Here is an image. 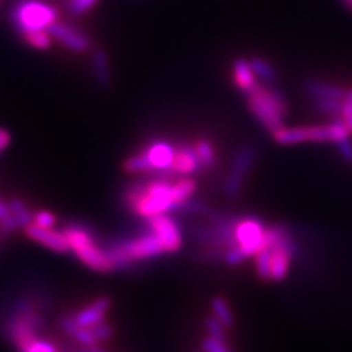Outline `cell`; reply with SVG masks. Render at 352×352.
<instances>
[{"mask_svg": "<svg viewBox=\"0 0 352 352\" xmlns=\"http://www.w3.org/2000/svg\"><path fill=\"white\" fill-rule=\"evenodd\" d=\"M157 176L146 184L131 186L126 191L125 200L132 212L141 217H153L164 214L170 210H176L178 201L175 198V190L172 181L175 173L172 170L157 172Z\"/></svg>", "mask_w": 352, "mask_h": 352, "instance_id": "1", "label": "cell"}, {"mask_svg": "<svg viewBox=\"0 0 352 352\" xmlns=\"http://www.w3.org/2000/svg\"><path fill=\"white\" fill-rule=\"evenodd\" d=\"M247 104L251 113L272 134L283 128V119L288 113V103L276 88L257 84L247 93Z\"/></svg>", "mask_w": 352, "mask_h": 352, "instance_id": "2", "label": "cell"}, {"mask_svg": "<svg viewBox=\"0 0 352 352\" xmlns=\"http://www.w3.org/2000/svg\"><path fill=\"white\" fill-rule=\"evenodd\" d=\"M351 132L345 126L342 120H335L332 124L326 125H313V126H296V128H280L273 134L274 141L282 146L300 144V142H323L332 141L339 142L345 138H349Z\"/></svg>", "mask_w": 352, "mask_h": 352, "instance_id": "3", "label": "cell"}, {"mask_svg": "<svg viewBox=\"0 0 352 352\" xmlns=\"http://www.w3.org/2000/svg\"><path fill=\"white\" fill-rule=\"evenodd\" d=\"M65 235L68 238L71 250H74L85 266L97 272H110L116 269L109 251L106 252L98 248L93 236L84 228L71 226L65 230Z\"/></svg>", "mask_w": 352, "mask_h": 352, "instance_id": "4", "label": "cell"}, {"mask_svg": "<svg viewBox=\"0 0 352 352\" xmlns=\"http://www.w3.org/2000/svg\"><path fill=\"white\" fill-rule=\"evenodd\" d=\"M163 252H166V250L162 245V242L156 235L150 232L113 247L109 251V254L116 267H125L131 261L157 257Z\"/></svg>", "mask_w": 352, "mask_h": 352, "instance_id": "5", "label": "cell"}, {"mask_svg": "<svg viewBox=\"0 0 352 352\" xmlns=\"http://www.w3.org/2000/svg\"><path fill=\"white\" fill-rule=\"evenodd\" d=\"M56 9L38 0H27L19 3L14 10L15 24L24 32L46 30L56 22Z\"/></svg>", "mask_w": 352, "mask_h": 352, "instance_id": "6", "label": "cell"}, {"mask_svg": "<svg viewBox=\"0 0 352 352\" xmlns=\"http://www.w3.org/2000/svg\"><path fill=\"white\" fill-rule=\"evenodd\" d=\"M235 244L247 257L257 256L266 245V228L256 217L238 219L235 226Z\"/></svg>", "mask_w": 352, "mask_h": 352, "instance_id": "7", "label": "cell"}, {"mask_svg": "<svg viewBox=\"0 0 352 352\" xmlns=\"http://www.w3.org/2000/svg\"><path fill=\"white\" fill-rule=\"evenodd\" d=\"M43 326L41 317L36 313L32 305L22 307L21 313L10 324V333L15 345L24 351L28 345H31L37 339V329Z\"/></svg>", "mask_w": 352, "mask_h": 352, "instance_id": "8", "label": "cell"}, {"mask_svg": "<svg viewBox=\"0 0 352 352\" xmlns=\"http://www.w3.org/2000/svg\"><path fill=\"white\" fill-rule=\"evenodd\" d=\"M256 162V150L252 147H242L234 157L232 166L225 181V194L229 198H236L242 188H244L245 175L252 168Z\"/></svg>", "mask_w": 352, "mask_h": 352, "instance_id": "9", "label": "cell"}, {"mask_svg": "<svg viewBox=\"0 0 352 352\" xmlns=\"http://www.w3.org/2000/svg\"><path fill=\"white\" fill-rule=\"evenodd\" d=\"M150 232L156 235L166 252H176L182 247V232L175 220L166 214H159L147 219Z\"/></svg>", "mask_w": 352, "mask_h": 352, "instance_id": "10", "label": "cell"}, {"mask_svg": "<svg viewBox=\"0 0 352 352\" xmlns=\"http://www.w3.org/2000/svg\"><path fill=\"white\" fill-rule=\"evenodd\" d=\"M147 157L153 173L170 170L173 157H175V147L169 144L168 141H154L142 151Z\"/></svg>", "mask_w": 352, "mask_h": 352, "instance_id": "11", "label": "cell"}, {"mask_svg": "<svg viewBox=\"0 0 352 352\" xmlns=\"http://www.w3.org/2000/svg\"><path fill=\"white\" fill-rule=\"evenodd\" d=\"M203 169L201 162L197 156L194 146L179 144L175 146V157L170 170L176 176H188L200 172Z\"/></svg>", "mask_w": 352, "mask_h": 352, "instance_id": "12", "label": "cell"}, {"mask_svg": "<svg viewBox=\"0 0 352 352\" xmlns=\"http://www.w3.org/2000/svg\"><path fill=\"white\" fill-rule=\"evenodd\" d=\"M25 234L34 239L38 244L47 247L56 252H66L71 250L68 238H66L65 232H56L53 229H46V228H40L34 223H30L25 226Z\"/></svg>", "mask_w": 352, "mask_h": 352, "instance_id": "13", "label": "cell"}, {"mask_svg": "<svg viewBox=\"0 0 352 352\" xmlns=\"http://www.w3.org/2000/svg\"><path fill=\"white\" fill-rule=\"evenodd\" d=\"M47 32L50 34V37L59 40L62 44H65L66 47H69L74 52L82 53L90 47V40L87 38L85 34H82L81 31L75 30L72 27L60 24V22H54V24H52L47 28Z\"/></svg>", "mask_w": 352, "mask_h": 352, "instance_id": "14", "label": "cell"}, {"mask_svg": "<svg viewBox=\"0 0 352 352\" xmlns=\"http://www.w3.org/2000/svg\"><path fill=\"white\" fill-rule=\"evenodd\" d=\"M110 308V301L107 298H98L88 307L82 308L78 313L72 316V320L80 327H94L104 323L106 313Z\"/></svg>", "mask_w": 352, "mask_h": 352, "instance_id": "15", "label": "cell"}, {"mask_svg": "<svg viewBox=\"0 0 352 352\" xmlns=\"http://www.w3.org/2000/svg\"><path fill=\"white\" fill-rule=\"evenodd\" d=\"M232 78H234L235 85L245 94L257 85L256 74L251 68L250 60L242 59V58L236 59L232 65Z\"/></svg>", "mask_w": 352, "mask_h": 352, "instance_id": "16", "label": "cell"}, {"mask_svg": "<svg viewBox=\"0 0 352 352\" xmlns=\"http://www.w3.org/2000/svg\"><path fill=\"white\" fill-rule=\"evenodd\" d=\"M305 91L313 98H335V100H344L346 90L339 85L326 84L323 81H307Z\"/></svg>", "mask_w": 352, "mask_h": 352, "instance_id": "17", "label": "cell"}, {"mask_svg": "<svg viewBox=\"0 0 352 352\" xmlns=\"http://www.w3.org/2000/svg\"><path fill=\"white\" fill-rule=\"evenodd\" d=\"M194 148L197 151V156L201 162V166L204 169H212L217 163V154L212 144V141L206 138H200L194 142Z\"/></svg>", "mask_w": 352, "mask_h": 352, "instance_id": "18", "label": "cell"}, {"mask_svg": "<svg viewBox=\"0 0 352 352\" xmlns=\"http://www.w3.org/2000/svg\"><path fill=\"white\" fill-rule=\"evenodd\" d=\"M250 65L252 71H254V74L264 82L270 84L278 80V71L270 62L264 60L261 58H252L250 59Z\"/></svg>", "mask_w": 352, "mask_h": 352, "instance_id": "19", "label": "cell"}, {"mask_svg": "<svg viewBox=\"0 0 352 352\" xmlns=\"http://www.w3.org/2000/svg\"><path fill=\"white\" fill-rule=\"evenodd\" d=\"M93 66H94V75L97 81L102 85H107L110 81V69H109V60L106 53L100 49H97L93 54Z\"/></svg>", "mask_w": 352, "mask_h": 352, "instance_id": "20", "label": "cell"}, {"mask_svg": "<svg viewBox=\"0 0 352 352\" xmlns=\"http://www.w3.org/2000/svg\"><path fill=\"white\" fill-rule=\"evenodd\" d=\"M212 308H213V313L214 317L217 320L222 323L225 327H232L234 326V316L232 311H230V308L228 305V302L220 298V296H216L212 301Z\"/></svg>", "mask_w": 352, "mask_h": 352, "instance_id": "21", "label": "cell"}, {"mask_svg": "<svg viewBox=\"0 0 352 352\" xmlns=\"http://www.w3.org/2000/svg\"><path fill=\"white\" fill-rule=\"evenodd\" d=\"M313 104L320 112L332 118L342 116V100H335V98H313Z\"/></svg>", "mask_w": 352, "mask_h": 352, "instance_id": "22", "label": "cell"}, {"mask_svg": "<svg viewBox=\"0 0 352 352\" xmlns=\"http://www.w3.org/2000/svg\"><path fill=\"white\" fill-rule=\"evenodd\" d=\"M256 267L258 276L264 280L270 279V272H272V256H270V248L264 245L261 251L257 252L256 256Z\"/></svg>", "mask_w": 352, "mask_h": 352, "instance_id": "23", "label": "cell"}, {"mask_svg": "<svg viewBox=\"0 0 352 352\" xmlns=\"http://www.w3.org/2000/svg\"><path fill=\"white\" fill-rule=\"evenodd\" d=\"M9 212L15 217L18 226L25 228L30 223H32V219H34V216H32L31 212L28 210V207L19 200H12V203L9 206Z\"/></svg>", "mask_w": 352, "mask_h": 352, "instance_id": "24", "label": "cell"}, {"mask_svg": "<svg viewBox=\"0 0 352 352\" xmlns=\"http://www.w3.org/2000/svg\"><path fill=\"white\" fill-rule=\"evenodd\" d=\"M24 36L27 38V41L31 44L32 47L37 49H49L50 47V34L44 30H37V31H27L24 32Z\"/></svg>", "mask_w": 352, "mask_h": 352, "instance_id": "25", "label": "cell"}, {"mask_svg": "<svg viewBox=\"0 0 352 352\" xmlns=\"http://www.w3.org/2000/svg\"><path fill=\"white\" fill-rule=\"evenodd\" d=\"M342 122L352 134V88H348L342 100Z\"/></svg>", "mask_w": 352, "mask_h": 352, "instance_id": "26", "label": "cell"}, {"mask_svg": "<svg viewBox=\"0 0 352 352\" xmlns=\"http://www.w3.org/2000/svg\"><path fill=\"white\" fill-rule=\"evenodd\" d=\"M206 327L208 330V335H210L212 338L225 342V330H223L225 326L220 323L216 317H208L206 322Z\"/></svg>", "mask_w": 352, "mask_h": 352, "instance_id": "27", "label": "cell"}, {"mask_svg": "<svg viewBox=\"0 0 352 352\" xmlns=\"http://www.w3.org/2000/svg\"><path fill=\"white\" fill-rule=\"evenodd\" d=\"M22 352H58V348L50 340L46 339H36L34 342L28 345Z\"/></svg>", "mask_w": 352, "mask_h": 352, "instance_id": "28", "label": "cell"}, {"mask_svg": "<svg viewBox=\"0 0 352 352\" xmlns=\"http://www.w3.org/2000/svg\"><path fill=\"white\" fill-rule=\"evenodd\" d=\"M32 223L40 226V228H46V229H52L53 225L56 223V217H54L50 212H38L34 219H32Z\"/></svg>", "mask_w": 352, "mask_h": 352, "instance_id": "29", "label": "cell"}, {"mask_svg": "<svg viewBox=\"0 0 352 352\" xmlns=\"http://www.w3.org/2000/svg\"><path fill=\"white\" fill-rule=\"evenodd\" d=\"M97 2L98 0H71L69 9L74 15H81L88 9H91Z\"/></svg>", "mask_w": 352, "mask_h": 352, "instance_id": "30", "label": "cell"}, {"mask_svg": "<svg viewBox=\"0 0 352 352\" xmlns=\"http://www.w3.org/2000/svg\"><path fill=\"white\" fill-rule=\"evenodd\" d=\"M203 348L206 352H229L228 346L225 345V342H222V340H217L212 336H208L204 344H203Z\"/></svg>", "mask_w": 352, "mask_h": 352, "instance_id": "31", "label": "cell"}, {"mask_svg": "<svg viewBox=\"0 0 352 352\" xmlns=\"http://www.w3.org/2000/svg\"><path fill=\"white\" fill-rule=\"evenodd\" d=\"M91 329H93V332H94V335H96V338H97L98 340H107L109 338H112V335H113L112 326H109V324H106V323L97 324V326H94V327H91Z\"/></svg>", "mask_w": 352, "mask_h": 352, "instance_id": "32", "label": "cell"}, {"mask_svg": "<svg viewBox=\"0 0 352 352\" xmlns=\"http://www.w3.org/2000/svg\"><path fill=\"white\" fill-rule=\"evenodd\" d=\"M244 258H245V256L242 254V251L238 247H230V248L226 250L225 260H226V263L232 264V266H235V264H239Z\"/></svg>", "mask_w": 352, "mask_h": 352, "instance_id": "33", "label": "cell"}, {"mask_svg": "<svg viewBox=\"0 0 352 352\" xmlns=\"http://www.w3.org/2000/svg\"><path fill=\"white\" fill-rule=\"evenodd\" d=\"M336 144L340 151V156H342L346 162H352V141L349 138H345L342 141L336 142Z\"/></svg>", "mask_w": 352, "mask_h": 352, "instance_id": "34", "label": "cell"}, {"mask_svg": "<svg viewBox=\"0 0 352 352\" xmlns=\"http://www.w3.org/2000/svg\"><path fill=\"white\" fill-rule=\"evenodd\" d=\"M9 141H10V135L8 134L6 131L0 129V151H2L3 148H6V147H8Z\"/></svg>", "mask_w": 352, "mask_h": 352, "instance_id": "35", "label": "cell"}, {"mask_svg": "<svg viewBox=\"0 0 352 352\" xmlns=\"http://www.w3.org/2000/svg\"><path fill=\"white\" fill-rule=\"evenodd\" d=\"M8 214H9V208H6L2 203H0V219H3Z\"/></svg>", "mask_w": 352, "mask_h": 352, "instance_id": "36", "label": "cell"}, {"mask_svg": "<svg viewBox=\"0 0 352 352\" xmlns=\"http://www.w3.org/2000/svg\"><path fill=\"white\" fill-rule=\"evenodd\" d=\"M342 2H344V5L351 10V12H352V0H342Z\"/></svg>", "mask_w": 352, "mask_h": 352, "instance_id": "37", "label": "cell"}]
</instances>
